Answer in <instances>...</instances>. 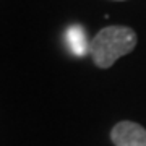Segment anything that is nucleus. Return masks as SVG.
Segmentation results:
<instances>
[{"label":"nucleus","instance_id":"obj_1","mask_svg":"<svg viewBox=\"0 0 146 146\" xmlns=\"http://www.w3.org/2000/svg\"><path fill=\"white\" fill-rule=\"evenodd\" d=\"M138 36L128 26H106L89 44V54L98 68L107 70L120 57H125L136 47Z\"/></svg>","mask_w":146,"mask_h":146},{"label":"nucleus","instance_id":"obj_2","mask_svg":"<svg viewBox=\"0 0 146 146\" xmlns=\"http://www.w3.org/2000/svg\"><path fill=\"white\" fill-rule=\"evenodd\" d=\"M115 146H146V128L131 120H122L110 130Z\"/></svg>","mask_w":146,"mask_h":146},{"label":"nucleus","instance_id":"obj_3","mask_svg":"<svg viewBox=\"0 0 146 146\" xmlns=\"http://www.w3.org/2000/svg\"><path fill=\"white\" fill-rule=\"evenodd\" d=\"M65 39H67L68 49L75 55L83 57L89 52V44H88V39H86V34H84L83 28L78 26V25L68 28L67 33H65Z\"/></svg>","mask_w":146,"mask_h":146},{"label":"nucleus","instance_id":"obj_4","mask_svg":"<svg viewBox=\"0 0 146 146\" xmlns=\"http://www.w3.org/2000/svg\"><path fill=\"white\" fill-rule=\"evenodd\" d=\"M119 2H123V0H119Z\"/></svg>","mask_w":146,"mask_h":146}]
</instances>
